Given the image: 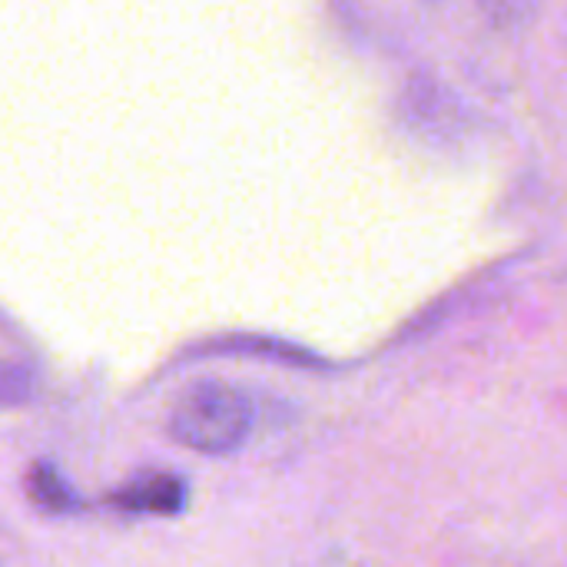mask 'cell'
<instances>
[{"label": "cell", "mask_w": 567, "mask_h": 567, "mask_svg": "<svg viewBox=\"0 0 567 567\" xmlns=\"http://www.w3.org/2000/svg\"><path fill=\"white\" fill-rule=\"evenodd\" d=\"M252 425L246 395L226 382H196L169 415V435L203 455H226L243 445Z\"/></svg>", "instance_id": "obj_1"}, {"label": "cell", "mask_w": 567, "mask_h": 567, "mask_svg": "<svg viewBox=\"0 0 567 567\" xmlns=\"http://www.w3.org/2000/svg\"><path fill=\"white\" fill-rule=\"evenodd\" d=\"M110 505L133 515H179L186 508V488L173 475H140L110 495Z\"/></svg>", "instance_id": "obj_2"}, {"label": "cell", "mask_w": 567, "mask_h": 567, "mask_svg": "<svg viewBox=\"0 0 567 567\" xmlns=\"http://www.w3.org/2000/svg\"><path fill=\"white\" fill-rule=\"evenodd\" d=\"M27 498L47 512V515H70L76 508V495L73 488L66 485V478L47 465V462H37L30 472H27Z\"/></svg>", "instance_id": "obj_3"}]
</instances>
